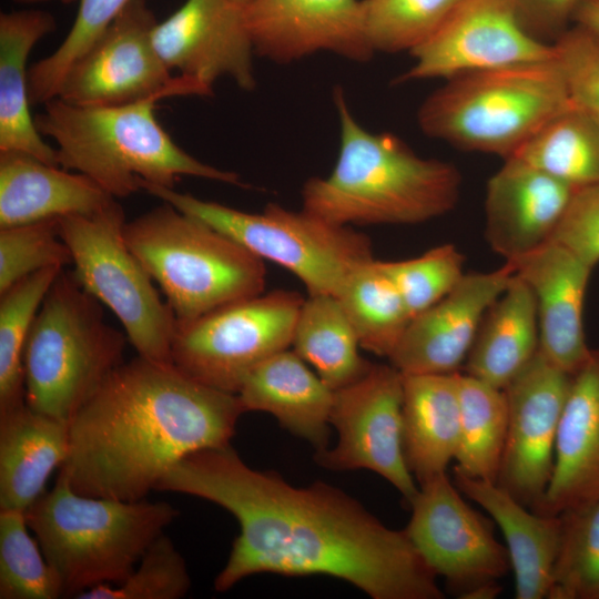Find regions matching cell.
<instances>
[{
  "label": "cell",
  "instance_id": "obj_1",
  "mask_svg": "<svg viewBox=\"0 0 599 599\" xmlns=\"http://www.w3.org/2000/svg\"><path fill=\"white\" fill-rule=\"evenodd\" d=\"M156 490L206 499L240 524L217 591L258 572L326 575L374 599H441L436 575L405 530L386 527L357 500L317 481L294 487L246 465L229 445L177 461Z\"/></svg>",
  "mask_w": 599,
  "mask_h": 599
},
{
  "label": "cell",
  "instance_id": "obj_2",
  "mask_svg": "<svg viewBox=\"0 0 599 599\" xmlns=\"http://www.w3.org/2000/svg\"><path fill=\"white\" fill-rule=\"evenodd\" d=\"M243 413L237 394L138 355L71 418L59 473L81 495L141 500L185 456L229 446Z\"/></svg>",
  "mask_w": 599,
  "mask_h": 599
},
{
  "label": "cell",
  "instance_id": "obj_3",
  "mask_svg": "<svg viewBox=\"0 0 599 599\" xmlns=\"http://www.w3.org/2000/svg\"><path fill=\"white\" fill-rule=\"evenodd\" d=\"M333 101L339 150L332 172L302 187L304 210L344 226L417 224L451 211L461 177L455 165L416 154L392 133H372L354 116L343 88Z\"/></svg>",
  "mask_w": 599,
  "mask_h": 599
},
{
  "label": "cell",
  "instance_id": "obj_4",
  "mask_svg": "<svg viewBox=\"0 0 599 599\" xmlns=\"http://www.w3.org/2000/svg\"><path fill=\"white\" fill-rule=\"evenodd\" d=\"M158 101L85 106L55 98L34 122L57 144L61 167L87 175L114 199L141 191L139 180L174 187L183 175L245 186L236 172L181 149L155 116Z\"/></svg>",
  "mask_w": 599,
  "mask_h": 599
},
{
  "label": "cell",
  "instance_id": "obj_5",
  "mask_svg": "<svg viewBox=\"0 0 599 599\" xmlns=\"http://www.w3.org/2000/svg\"><path fill=\"white\" fill-rule=\"evenodd\" d=\"M177 515L165 501L81 495L59 473L26 518L64 597L75 598L99 585L123 581Z\"/></svg>",
  "mask_w": 599,
  "mask_h": 599
},
{
  "label": "cell",
  "instance_id": "obj_6",
  "mask_svg": "<svg viewBox=\"0 0 599 599\" xmlns=\"http://www.w3.org/2000/svg\"><path fill=\"white\" fill-rule=\"evenodd\" d=\"M420 104L417 122L428 136L504 160L572 109L552 59L464 73L448 80Z\"/></svg>",
  "mask_w": 599,
  "mask_h": 599
},
{
  "label": "cell",
  "instance_id": "obj_7",
  "mask_svg": "<svg viewBox=\"0 0 599 599\" xmlns=\"http://www.w3.org/2000/svg\"><path fill=\"white\" fill-rule=\"evenodd\" d=\"M124 236L176 321L265 292L262 258L166 202L126 222Z\"/></svg>",
  "mask_w": 599,
  "mask_h": 599
},
{
  "label": "cell",
  "instance_id": "obj_8",
  "mask_svg": "<svg viewBox=\"0 0 599 599\" xmlns=\"http://www.w3.org/2000/svg\"><path fill=\"white\" fill-rule=\"evenodd\" d=\"M128 337L75 280L58 274L31 324L23 351L26 403L69 423L124 362Z\"/></svg>",
  "mask_w": 599,
  "mask_h": 599
},
{
  "label": "cell",
  "instance_id": "obj_9",
  "mask_svg": "<svg viewBox=\"0 0 599 599\" xmlns=\"http://www.w3.org/2000/svg\"><path fill=\"white\" fill-rule=\"evenodd\" d=\"M139 183L141 190L226 234L263 261L286 268L307 294L336 295L354 268L374 258L367 235L304 209L270 203L261 213H248L174 187Z\"/></svg>",
  "mask_w": 599,
  "mask_h": 599
},
{
  "label": "cell",
  "instance_id": "obj_10",
  "mask_svg": "<svg viewBox=\"0 0 599 599\" xmlns=\"http://www.w3.org/2000/svg\"><path fill=\"white\" fill-rule=\"evenodd\" d=\"M122 206L113 200L91 214L59 219L78 283L121 322L138 355L172 363L176 317L128 246Z\"/></svg>",
  "mask_w": 599,
  "mask_h": 599
},
{
  "label": "cell",
  "instance_id": "obj_11",
  "mask_svg": "<svg viewBox=\"0 0 599 599\" xmlns=\"http://www.w3.org/2000/svg\"><path fill=\"white\" fill-rule=\"evenodd\" d=\"M303 301L297 292L275 290L176 321L172 363L202 384L237 394L257 365L290 348Z\"/></svg>",
  "mask_w": 599,
  "mask_h": 599
},
{
  "label": "cell",
  "instance_id": "obj_12",
  "mask_svg": "<svg viewBox=\"0 0 599 599\" xmlns=\"http://www.w3.org/2000/svg\"><path fill=\"white\" fill-rule=\"evenodd\" d=\"M158 20L146 0H131L68 70L57 98L104 106L176 95L209 97L213 89L171 74L153 43Z\"/></svg>",
  "mask_w": 599,
  "mask_h": 599
},
{
  "label": "cell",
  "instance_id": "obj_13",
  "mask_svg": "<svg viewBox=\"0 0 599 599\" xmlns=\"http://www.w3.org/2000/svg\"><path fill=\"white\" fill-rule=\"evenodd\" d=\"M403 374L373 364L352 384L334 390L329 423L338 433L315 461L329 470L368 469L390 483L410 504L418 488L403 448Z\"/></svg>",
  "mask_w": 599,
  "mask_h": 599
},
{
  "label": "cell",
  "instance_id": "obj_14",
  "mask_svg": "<svg viewBox=\"0 0 599 599\" xmlns=\"http://www.w3.org/2000/svg\"><path fill=\"white\" fill-rule=\"evenodd\" d=\"M419 485L409 504L412 517L405 532L433 572L444 577L459 597L505 577L511 568L507 548L447 474Z\"/></svg>",
  "mask_w": 599,
  "mask_h": 599
},
{
  "label": "cell",
  "instance_id": "obj_15",
  "mask_svg": "<svg viewBox=\"0 0 599 599\" xmlns=\"http://www.w3.org/2000/svg\"><path fill=\"white\" fill-rule=\"evenodd\" d=\"M572 376L538 349L502 388L508 429L497 484L528 508L542 497L550 481Z\"/></svg>",
  "mask_w": 599,
  "mask_h": 599
},
{
  "label": "cell",
  "instance_id": "obj_16",
  "mask_svg": "<svg viewBox=\"0 0 599 599\" xmlns=\"http://www.w3.org/2000/svg\"><path fill=\"white\" fill-rule=\"evenodd\" d=\"M396 82L444 79L555 55L552 44L528 34L508 0H463Z\"/></svg>",
  "mask_w": 599,
  "mask_h": 599
},
{
  "label": "cell",
  "instance_id": "obj_17",
  "mask_svg": "<svg viewBox=\"0 0 599 599\" xmlns=\"http://www.w3.org/2000/svg\"><path fill=\"white\" fill-rule=\"evenodd\" d=\"M153 43L170 71L212 89L222 78L244 91L257 84L244 7L231 0H186L156 23Z\"/></svg>",
  "mask_w": 599,
  "mask_h": 599
},
{
  "label": "cell",
  "instance_id": "obj_18",
  "mask_svg": "<svg viewBox=\"0 0 599 599\" xmlns=\"http://www.w3.org/2000/svg\"><path fill=\"white\" fill-rule=\"evenodd\" d=\"M256 55L291 63L318 52L364 62L375 53L362 0H255L244 8Z\"/></svg>",
  "mask_w": 599,
  "mask_h": 599
},
{
  "label": "cell",
  "instance_id": "obj_19",
  "mask_svg": "<svg viewBox=\"0 0 599 599\" xmlns=\"http://www.w3.org/2000/svg\"><path fill=\"white\" fill-rule=\"evenodd\" d=\"M515 275L511 262L465 273L439 302L412 318L388 357L403 375L450 374L466 361L481 321Z\"/></svg>",
  "mask_w": 599,
  "mask_h": 599
},
{
  "label": "cell",
  "instance_id": "obj_20",
  "mask_svg": "<svg viewBox=\"0 0 599 599\" xmlns=\"http://www.w3.org/2000/svg\"><path fill=\"white\" fill-rule=\"evenodd\" d=\"M575 189L524 159H505L486 187L485 236L490 248L515 261L546 244Z\"/></svg>",
  "mask_w": 599,
  "mask_h": 599
},
{
  "label": "cell",
  "instance_id": "obj_21",
  "mask_svg": "<svg viewBox=\"0 0 599 599\" xmlns=\"http://www.w3.org/2000/svg\"><path fill=\"white\" fill-rule=\"evenodd\" d=\"M508 262L534 293L540 352L562 370L576 374L591 352L583 308L592 268L552 242Z\"/></svg>",
  "mask_w": 599,
  "mask_h": 599
},
{
  "label": "cell",
  "instance_id": "obj_22",
  "mask_svg": "<svg viewBox=\"0 0 599 599\" xmlns=\"http://www.w3.org/2000/svg\"><path fill=\"white\" fill-rule=\"evenodd\" d=\"M599 499V348L572 376L561 415L550 481L530 508L546 516Z\"/></svg>",
  "mask_w": 599,
  "mask_h": 599
},
{
  "label": "cell",
  "instance_id": "obj_23",
  "mask_svg": "<svg viewBox=\"0 0 599 599\" xmlns=\"http://www.w3.org/2000/svg\"><path fill=\"white\" fill-rule=\"evenodd\" d=\"M454 483L499 526L515 575V598H548L561 539L560 516L532 511L494 481L454 470Z\"/></svg>",
  "mask_w": 599,
  "mask_h": 599
},
{
  "label": "cell",
  "instance_id": "obj_24",
  "mask_svg": "<svg viewBox=\"0 0 599 599\" xmlns=\"http://www.w3.org/2000/svg\"><path fill=\"white\" fill-rule=\"evenodd\" d=\"M113 200L84 174L28 153L0 152V227L91 214Z\"/></svg>",
  "mask_w": 599,
  "mask_h": 599
},
{
  "label": "cell",
  "instance_id": "obj_25",
  "mask_svg": "<svg viewBox=\"0 0 599 599\" xmlns=\"http://www.w3.org/2000/svg\"><path fill=\"white\" fill-rule=\"evenodd\" d=\"M237 396L244 412L270 413L316 451L327 448L334 390L293 349L277 352L257 365Z\"/></svg>",
  "mask_w": 599,
  "mask_h": 599
},
{
  "label": "cell",
  "instance_id": "obj_26",
  "mask_svg": "<svg viewBox=\"0 0 599 599\" xmlns=\"http://www.w3.org/2000/svg\"><path fill=\"white\" fill-rule=\"evenodd\" d=\"M69 453V423L26 404L0 414V510H27Z\"/></svg>",
  "mask_w": 599,
  "mask_h": 599
},
{
  "label": "cell",
  "instance_id": "obj_27",
  "mask_svg": "<svg viewBox=\"0 0 599 599\" xmlns=\"http://www.w3.org/2000/svg\"><path fill=\"white\" fill-rule=\"evenodd\" d=\"M55 28L54 17L40 9L0 14V152L28 153L52 165H59L57 150L43 140L30 112L27 62Z\"/></svg>",
  "mask_w": 599,
  "mask_h": 599
},
{
  "label": "cell",
  "instance_id": "obj_28",
  "mask_svg": "<svg viewBox=\"0 0 599 599\" xmlns=\"http://www.w3.org/2000/svg\"><path fill=\"white\" fill-rule=\"evenodd\" d=\"M403 448L419 484L446 473L460 438L458 372L403 375Z\"/></svg>",
  "mask_w": 599,
  "mask_h": 599
},
{
  "label": "cell",
  "instance_id": "obj_29",
  "mask_svg": "<svg viewBox=\"0 0 599 599\" xmlns=\"http://www.w3.org/2000/svg\"><path fill=\"white\" fill-rule=\"evenodd\" d=\"M538 349L536 300L515 274L481 321L466 358V374L504 388Z\"/></svg>",
  "mask_w": 599,
  "mask_h": 599
},
{
  "label": "cell",
  "instance_id": "obj_30",
  "mask_svg": "<svg viewBox=\"0 0 599 599\" xmlns=\"http://www.w3.org/2000/svg\"><path fill=\"white\" fill-rule=\"evenodd\" d=\"M291 346L333 390L357 380L372 365L359 354L356 333L332 294L304 298Z\"/></svg>",
  "mask_w": 599,
  "mask_h": 599
},
{
  "label": "cell",
  "instance_id": "obj_31",
  "mask_svg": "<svg viewBox=\"0 0 599 599\" xmlns=\"http://www.w3.org/2000/svg\"><path fill=\"white\" fill-rule=\"evenodd\" d=\"M460 438L455 471L497 483L508 429L502 388L458 373Z\"/></svg>",
  "mask_w": 599,
  "mask_h": 599
},
{
  "label": "cell",
  "instance_id": "obj_32",
  "mask_svg": "<svg viewBox=\"0 0 599 599\" xmlns=\"http://www.w3.org/2000/svg\"><path fill=\"white\" fill-rule=\"evenodd\" d=\"M335 296L356 333L361 348L388 358L412 317L377 260L354 268Z\"/></svg>",
  "mask_w": 599,
  "mask_h": 599
},
{
  "label": "cell",
  "instance_id": "obj_33",
  "mask_svg": "<svg viewBox=\"0 0 599 599\" xmlns=\"http://www.w3.org/2000/svg\"><path fill=\"white\" fill-rule=\"evenodd\" d=\"M61 270H40L0 294V414L26 404V341L34 316Z\"/></svg>",
  "mask_w": 599,
  "mask_h": 599
},
{
  "label": "cell",
  "instance_id": "obj_34",
  "mask_svg": "<svg viewBox=\"0 0 599 599\" xmlns=\"http://www.w3.org/2000/svg\"><path fill=\"white\" fill-rule=\"evenodd\" d=\"M514 156L573 186L599 182V124L571 109L549 122Z\"/></svg>",
  "mask_w": 599,
  "mask_h": 599
},
{
  "label": "cell",
  "instance_id": "obj_35",
  "mask_svg": "<svg viewBox=\"0 0 599 599\" xmlns=\"http://www.w3.org/2000/svg\"><path fill=\"white\" fill-rule=\"evenodd\" d=\"M463 0H362L363 27L374 53H409L444 24Z\"/></svg>",
  "mask_w": 599,
  "mask_h": 599
},
{
  "label": "cell",
  "instance_id": "obj_36",
  "mask_svg": "<svg viewBox=\"0 0 599 599\" xmlns=\"http://www.w3.org/2000/svg\"><path fill=\"white\" fill-rule=\"evenodd\" d=\"M26 512L0 510V599H57L62 582L29 534Z\"/></svg>",
  "mask_w": 599,
  "mask_h": 599
},
{
  "label": "cell",
  "instance_id": "obj_37",
  "mask_svg": "<svg viewBox=\"0 0 599 599\" xmlns=\"http://www.w3.org/2000/svg\"><path fill=\"white\" fill-rule=\"evenodd\" d=\"M559 516L561 539L548 599H599V499Z\"/></svg>",
  "mask_w": 599,
  "mask_h": 599
},
{
  "label": "cell",
  "instance_id": "obj_38",
  "mask_svg": "<svg viewBox=\"0 0 599 599\" xmlns=\"http://www.w3.org/2000/svg\"><path fill=\"white\" fill-rule=\"evenodd\" d=\"M73 24L61 44L29 68L31 104H45L59 94L70 67L108 29L131 0H78Z\"/></svg>",
  "mask_w": 599,
  "mask_h": 599
},
{
  "label": "cell",
  "instance_id": "obj_39",
  "mask_svg": "<svg viewBox=\"0 0 599 599\" xmlns=\"http://www.w3.org/2000/svg\"><path fill=\"white\" fill-rule=\"evenodd\" d=\"M395 285L412 318L445 297L461 280L464 255L453 244L433 247L403 261H378Z\"/></svg>",
  "mask_w": 599,
  "mask_h": 599
},
{
  "label": "cell",
  "instance_id": "obj_40",
  "mask_svg": "<svg viewBox=\"0 0 599 599\" xmlns=\"http://www.w3.org/2000/svg\"><path fill=\"white\" fill-rule=\"evenodd\" d=\"M191 588L185 560L173 541L161 535L144 552L133 571L119 583H103L77 599H180Z\"/></svg>",
  "mask_w": 599,
  "mask_h": 599
},
{
  "label": "cell",
  "instance_id": "obj_41",
  "mask_svg": "<svg viewBox=\"0 0 599 599\" xmlns=\"http://www.w3.org/2000/svg\"><path fill=\"white\" fill-rule=\"evenodd\" d=\"M72 264L59 233V219L0 227V294L23 277L47 267Z\"/></svg>",
  "mask_w": 599,
  "mask_h": 599
},
{
  "label": "cell",
  "instance_id": "obj_42",
  "mask_svg": "<svg viewBox=\"0 0 599 599\" xmlns=\"http://www.w3.org/2000/svg\"><path fill=\"white\" fill-rule=\"evenodd\" d=\"M552 47L572 109L599 124V33L575 22Z\"/></svg>",
  "mask_w": 599,
  "mask_h": 599
},
{
  "label": "cell",
  "instance_id": "obj_43",
  "mask_svg": "<svg viewBox=\"0 0 599 599\" xmlns=\"http://www.w3.org/2000/svg\"><path fill=\"white\" fill-rule=\"evenodd\" d=\"M548 242L567 248L592 270L599 264V182L576 186Z\"/></svg>",
  "mask_w": 599,
  "mask_h": 599
},
{
  "label": "cell",
  "instance_id": "obj_44",
  "mask_svg": "<svg viewBox=\"0 0 599 599\" xmlns=\"http://www.w3.org/2000/svg\"><path fill=\"white\" fill-rule=\"evenodd\" d=\"M522 29L547 44H552L575 20L585 0H508Z\"/></svg>",
  "mask_w": 599,
  "mask_h": 599
},
{
  "label": "cell",
  "instance_id": "obj_45",
  "mask_svg": "<svg viewBox=\"0 0 599 599\" xmlns=\"http://www.w3.org/2000/svg\"><path fill=\"white\" fill-rule=\"evenodd\" d=\"M575 22L599 33V0H585L575 16Z\"/></svg>",
  "mask_w": 599,
  "mask_h": 599
},
{
  "label": "cell",
  "instance_id": "obj_46",
  "mask_svg": "<svg viewBox=\"0 0 599 599\" xmlns=\"http://www.w3.org/2000/svg\"><path fill=\"white\" fill-rule=\"evenodd\" d=\"M501 591L498 581L486 582L479 585L467 592L463 593L460 598L465 599H493L496 598Z\"/></svg>",
  "mask_w": 599,
  "mask_h": 599
},
{
  "label": "cell",
  "instance_id": "obj_47",
  "mask_svg": "<svg viewBox=\"0 0 599 599\" xmlns=\"http://www.w3.org/2000/svg\"><path fill=\"white\" fill-rule=\"evenodd\" d=\"M12 1L19 4H37V3H43V2H49V1H59L63 4H70L78 0H12Z\"/></svg>",
  "mask_w": 599,
  "mask_h": 599
},
{
  "label": "cell",
  "instance_id": "obj_48",
  "mask_svg": "<svg viewBox=\"0 0 599 599\" xmlns=\"http://www.w3.org/2000/svg\"><path fill=\"white\" fill-rule=\"evenodd\" d=\"M237 4H240L241 7H247L248 4H251L253 1L255 0H231Z\"/></svg>",
  "mask_w": 599,
  "mask_h": 599
}]
</instances>
